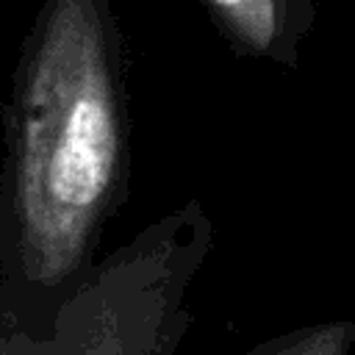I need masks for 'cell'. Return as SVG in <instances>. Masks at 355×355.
Listing matches in <instances>:
<instances>
[{"label": "cell", "instance_id": "cell-1", "mask_svg": "<svg viewBox=\"0 0 355 355\" xmlns=\"http://www.w3.org/2000/svg\"><path fill=\"white\" fill-rule=\"evenodd\" d=\"M0 272L50 327L130 194L125 42L111 0H42L11 72Z\"/></svg>", "mask_w": 355, "mask_h": 355}, {"label": "cell", "instance_id": "cell-2", "mask_svg": "<svg viewBox=\"0 0 355 355\" xmlns=\"http://www.w3.org/2000/svg\"><path fill=\"white\" fill-rule=\"evenodd\" d=\"M211 247L200 200L150 222L58 305L50 355H172L189 333L186 294Z\"/></svg>", "mask_w": 355, "mask_h": 355}, {"label": "cell", "instance_id": "cell-3", "mask_svg": "<svg viewBox=\"0 0 355 355\" xmlns=\"http://www.w3.org/2000/svg\"><path fill=\"white\" fill-rule=\"evenodd\" d=\"M219 39L236 58L266 61L283 69L300 64L316 25L313 0H197Z\"/></svg>", "mask_w": 355, "mask_h": 355}, {"label": "cell", "instance_id": "cell-4", "mask_svg": "<svg viewBox=\"0 0 355 355\" xmlns=\"http://www.w3.org/2000/svg\"><path fill=\"white\" fill-rule=\"evenodd\" d=\"M0 352L50 355V327L0 272Z\"/></svg>", "mask_w": 355, "mask_h": 355}, {"label": "cell", "instance_id": "cell-5", "mask_svg": "<svg viewBox=\"0 0 355 355\" xmlns=\"http://www.w3.org/2000/svg\"><path fill=\"white\" fill-rule=\"evenodd\" d=\"M355 344V322H319L272 336L247 355H347Z\"/></svg>", "mask_w": 355, "mask_h": 355}]
</instances>
